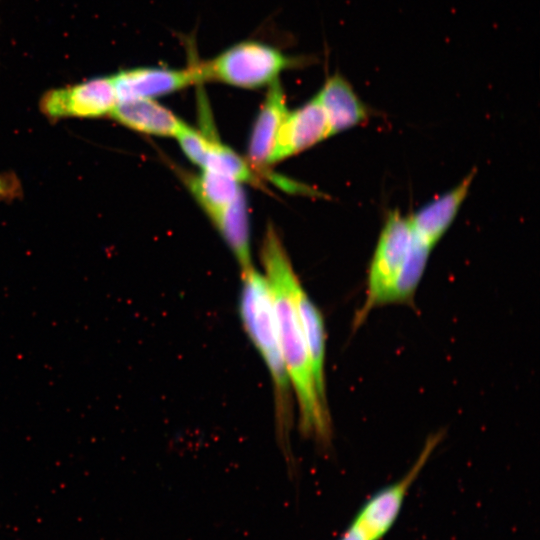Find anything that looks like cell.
<instances>
[{"mask_svg":"<svg viewBox=\"0 0 540 540\" xmlns=\"http://www.w3.org/2000/svg\"><path fill=\"white\" fill-rule=\"evenodd\" d=\"M261 258L273 300L285 368L298 405L301 430L325 443L331 436V422L327 401L316 386L295 306L294 290L300 281L273 227L266 231Z\"/></svg>","mask_w":540,"mask_h":540,"instance_id":"obj_1","label":"cell"},{"mask_svg":"<svg viewBox=\"0 0 540 540\" xmlns=\"http://www.w3.org/2000/svg\"><path fill=\"white\" fill-rule=\"evenodd\" d=\"M239 314L244 330L258 351L273 382L277 418L287 425L290 382L285 368L276 315L265 276L254 266L243 269Z\"/></svg>","mask_w":540,"mask_h":540,"instance_id":"obj_2","label":"cell"},{"mask_svg":"<svg viewBox=\"0 0 540 540\" xmlns=\"http://www.w3.org/2000/svg\"><path fill=\"white\" fill-rule=\"evenodd\" d=\"M299 63L281 50L255 40L239 42L210 60L197 61L203 82L214 80L244 89L271 85L284 70Z\"/></svg>","mask_w":540,"mask_h":540,"instance_id":"obj_3","label":"cell"},{"mask_svg":"<svg viewBox=\"0 0 540 540\" xmlns=\"http://www.w3.org/2000/svg\"><path fill=\"white\" fill-rule=\"evenodd\" d=\"M409 217L399 210L390 211L385 219L373 252L366 281V297L353 318L358 329L372 310L389 305L394 284L403 268L411 241Z\"/></svg>","mask_w":540,"mask_h":540,"instance_id":"obj_4","label":"cell"},{"mask_svg":"<svg viewBox=\"0 0 540 540\" xmlns=\"http://www.w3.org/2000/svg\"><path fill=\"white\" fill-rule=\"evenodd\" d=\"M442 439L443 432L430 435L416 461L405 475L375 492L359 508L351 523L368 540H382L392 529L401 513L410 487Z\"/></svg>","mask_w":540,"mask_h":540,"instance_id":"obj_5","label":"cell"},{"mask_svg":"<svg viewBox=\"0 0 540 540\" xmlns=\"http://www.w3.org/2000/svg\"><path fill=\"white\" fill-rule=\"evenodd\" d=\"M117 103L116 90L110 76L51 89L44 93L39 107L51 120L67 117L98 118L110 115Z\"/></svg>","mask_w":540,"mask_h":540,"instance_id":"obj_6","label":"cell"},{"mask_svg":"<svg viewBox=\"0 0 540 540\" xmlns=\"http://www.w3.org/2000/svg\"><path fill=\"white\" fill-rule=\"evenodd\" d=\"M118 102L154 99L202 83L197 61L186 68L137 67L111 76Z\"/></svg>","mask_w":540,"mask_h":540,"instance_id":"obj_7","label":"cell"},{"mask_svg":"<svg viewBox=\"0 0 540 540\" xmlns=\"http://www.w3.org/2000/svg\"><path fill=\"white\" fill-rule=\"evenodd\" d=\"M185 155L202 170L212 171L240 183L260 185L252 165L225 145L206 137L187 124L176 136Z\"/></svg>","mask_w":540,"mask_h":540,"instance_id":"obj_8","label":"cell"},{"mask_svg":"<svg viewBox=\"0 0 540 540\" xmlns=\"http://www.w3.org/2000/svg\"><path fill=\"white\" fill-rule=\"evenodd\" d=\"M332 136L327 116L317 97L289 111L279 130L271 163L278 162Z\"/></svg>","mask_w":540,"mask_h":540,"instance_id":"obj_9","label":"cell"},{"mask_svg":"<svg viewBox=\"0 0 540 540\" xmlns=\"http://www.w3.org/2000/svg\"><path fill=\"white\" fill-rule=\"evenodd\" d=\"M475 170H472L458 185L431 200L409 216L413 233L429 246H434L454 222L466 199Z\"/></svg>","mask_w":540,"mask_h":540,"instance_id":"obj_10","label":"cell"},{"mask_svg":"<svg viewBox=\"0 0 540 540\" xmlns=\"http://www.w3.org/2000/svg\"><path fill=\"white\" fill-rule=\"evenodd\" d=\"M315 96L325 111L332 136L364 123L371 115V109L340 73L329 76Z\"/></svg>","mask_w":540,"mask_h":540,"instance_id":"obj_11","label":"cell"},{"mask_svg":"<svg viewBox=\"0 0 540 540\" xmlns=\"http://www.w3.org/2000/svg\"><path fill=\"white\" fill-rule=\"evenodd\" d=\"M289 112L281 84L269 85L266 98L253 125L249 145L248 162L254 169L271 164L279 130Z\"/></svg>","mask_w":540,"mask_h":540,"instance_id":"obj_12","label":"cell"},{"mask_svg":"<svg viewBox=\"0 0 540 540\" xmlns=\"http://www.w3.org/2000/svg\"><path fill=\"white\" fill-rule=\"evenodd\" d=\"M110 116L132 130L155 136L175 137L186 125L154 99L120 101Z\"/></svg>","mask_w":540,"mask_h":540,"instance_id":"obj_13","label":"cell"},{"mask_svg":"<svg viewBox=\"0 0 540 540\" xmlns=\"http://www.w3.org/2000/svg\"><path fill=\"white\" fill-rule=\"evenodd\" d=\"M294 301L308 347L316 386L321 397L326 399V328L324 318L300 282L294 290Z\"/></svg>","mask_w":540,"mask_h":540,"instance_id":"obj_14","label":"cell"},{"mask_svg":"<svg viewBox=\"0 0 540 540\" xmlns=\"http://www.w3.org/2000/svg\"><path fill=\"white\" fill-rule=\"evenodd\" d=\"M227 241L241 270L252 265L249 222L244 195L232 203L207 214Z\"/></svg>","mask_w":540,"mask_h":540,"instance_id":"obj_15","label":"cell"},{"mask_svg":"<svg viewBox=\"0 0 540 540\" xmlns=\"http://www.w3.org/2000/svg\"><path fill=\"white\" fill-rule=\"evenodd\" d=\"M185 183L207 214L227 206L243 194L240 182L208 170L186 175Z\"/></svg>","mask_w":540,"mask_h":540,"instance_id":"obj_16","label":"cell"},{"mask_svg":"<svg viewBox=\"0 0 540 540\" xmlns=\"http://www.w3.org/2000/svg\"><path fill=\"white\" fill-rule=\"evenodd\" d=\"M432 249L413 233L403 268L392 289L389 305L413 304L416 290L425 272Z\"/></svg>","mask_w":540,"mask_h":540,"instance_id":"obj_17","label":"cell"},{"mask_svg":"<svg viewBox=\"0 0 540 540\" xmlns=\"http://www.w3.org/2000/svg\"><path fill=\"white\" fill-rule=\"evenodd\" d=\"M20 179L13 172L0 173V200L12 201L22 196Z\"/></svg>","mask_w":540,"mask_h":540,"instance_id":"obj_18","label":"cell"}]
</instances>
